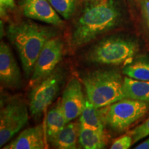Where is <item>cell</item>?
<instances>
[{
  "instance_id": "6da1fadb",
  "label": "cell",
  "mask_w": 149,
  "mask_h": 149,
  "mask_svg": "<svg viewBox=\"0 0 149 149\" xmlns=\"http://www.w3.org/2000/svg\"><path fill=\"white\" fill-rule=\"evenodd\" d=\"M121 17L120 8L114 0H88L72 31V47H81L115 29Z\"/></svg>"
},
{
  "instance_id": "7a4b0ae2",
  "label": "cell",
  "mask_w": 149,
  "mask_h": 149,
  "mask_svg": "<svg viewBox=\"0 0 149 149\" xmlns=\"http://www.w3.org/2000/svg\"><path fill=\"white\" fill-rule=\"evenodd\" d=\"M8 40L18 52L23 70L27 78L32 75L35 62L48 40L56 37V30L30 21L9 25L6 31Z\"/></svg>"
},
{
  "instance_id": "3957f363",
  "label": "cell",
  "mask_w": 149,
  "mask_h": 149,
  "mask_svg": "<svg viewBox=\"0 0 149 149\" xmlns=\"http://www.w3.org/2000/svg\"><path fill=\"white\" fill-rule=\"evenodd\" d=\"M82 82L87 99L97 108L107 107L125 98L124 79L114 70H97L85 74Z\"/></svg>"
},
{
  "instance_id": "277c9868",
  "label": "cell",
  "mask_w": 149,
  "mask_h": 149,
  "mask_svg": "<svg viewBox=\"0 0 149 149\" xmlns=\"http://www.w3.org/2000/svg\"><path fill=\"white\" fill-rule=\"evenodd\" d=\"M137 51V45L133 41L112 36L93 46L87 53L86 59L94 64L121 65L129 63Z\"/></svg>"
},
{
  "instance_id": "5b68a950",
  "label": "cell",
  "mask_w": 149,
  "mask_h": 149,
  "mask_svg": "<svg viewBox=\"0 0 149 149\" xmlns=\"http://www.w3.org/2000/svg\"><path fill=\"white\" fill-rule=\"evenodd\" d=\"M100 109L106 125L115 132L122 133L144 116L149 109V104L124 98Z\"/></svg>"
},
{
  "instance_id": "8992f818",
  "label": "cell",
  "mask_w": 149,
  "mask_h": 149,
  "mask_svg": "<svg viewBox=\"0 0 149 149\" xmlns=\"http://www.w3.org/2000/svg\"><path fill=\"white\" fill-rule=\"evenodd\" d=\"M29 120L27 105L19 99H13L1 106L0 146L2 148L24 127Z\"/></svg>"
},
{
  "instance_id": "52a82bcc",
  "label": "cell",
  "mask_w": 149,
  "mask_h": 149,
  "mask_svg": "<svg viewBox=\"0 0 149 149\" xmlns=\"http://www.w3.org/2000/svg\"><path fill=\"white\" fill-rule=\"evenodd\" d=\"M64 74L61 70H55L53 73L33 86L29 94V111L35 119L42 116L51 104L62 84Z\"/></svg>"
},
{
  "instance_id": "ba28073f",
  "label": "cell",
  "mask_w": 149,
  "mask_h": 149,
  "mask_svg": "<svg viewBox=\"0 0 149 149\" xmlns=\"http://www.w3.org/2000/svg\"><path fill=\"white\" fill-rule=\"evenodd\" d=\"M63 49L62 40L57 36L46 43L35 62L29 81L30 86H34L53 73L62 58Z\"/></svg>"
},
{
  "instance_id": "9c48e42d",
  "label": "cell",
  "mask_w": 149,
  "mask_h": 149,
  "mask_svg": "<svg viewBox=\"0 0 149 149\" xmlns=\"http://www.w3.org/2000/svg\"><path fill=\"white\" fill-rule=\"evenodd\" d=\"M86 102L81 84L77 79L72 78L67 84L61 98V108L67 122L81 115Z\"/></svg>"
},
{
  "instance_id": "30bf717a",
  "label": "cell",
  "mask_w": 149,
  "mask_h": 149,
  "mask_svg": "<svg viewBox=\"0 0 149 149\" xmlns=\"http://www.w3.org/2000/svg\"><path fill=\"white\" fill-rule=\"evenodd\" d=\"M0 79L7 88H17L21 86V70L10 46L3 42L0 44Z\"/></svg>"
},
{
  "instance_id": "8fae6325",
  "label": "cell",
  "mask_w": 149,
  "mask_h": 149,
  "mask_svg": "<svg viewBox=\"0 0 149 149\" xmlns=\"http://www.w3.org/2000/svg\"><path fill=\"white\" fill-rule=\"evenodd\" d=\"M20 7L28 18L59 26L64 22L48 0H21Z\"/></svg>"
},
{
  "instance_id": "7c38bea8",
  "label": "cell",
  "mask_w": 149,
  "mask_h": 149,
  "mask_svg": "<svg viewBox=\"0 0 149 149\" xmlns=\"http://www.w3.org/2000/svg\"><path fill=\"white\" fill-rule=\"evenodd\" d=\"M45 148L44 129L42 125L28 128L9 141L3 149H43Z\"/></svg>"
},
{
  "instance_id": "4fadbf2b",
  "label": "cell",
  "mask_w": 149,
  "mask_h": 149,
  "mask_svg": "<svg viewBox=\"0 0 149 149\" xmlns=\"http://www.w3.org/2000/svg\"><path fill=\"white\" fill-rule=\"evenodd\" d=\"M80 124L68 122L48 142L58 149H74L77 148Z\"/></svg>"
},
{
  "instance_id": "5bb4252c",
  "label": "cell",
  "mask_w": 149,
  "mask_h": 149,
  "mask_svg": "<svg viewBox=\"0 0 149 149\" xmlns=\"http://www.w3.org/2000/svg\"><path fill=\"white\" fill-rule=\"evenodd\" d=\"M108 137L105 131L80 126L78 143L84 149H102L107 146Z\"/></svg>"
},
{
  "instance_id": "9a60e30c",
  "label": "cell",
  "mask_w": 149,
  "mask_h": 149,
  "mask_svg": "<svg viewBox=\"0 0 149 149\" xmlns=\"http://www.w3.org/2000/svg\"><path fill=\"white\" fill-rule=\"evenodd\" d=\"M67 121L61 108V99L48 112L46 121V134L48 141L55 135L67 124Z\"/></svg>"
},
{
  "instance_id": "2e32d148",
  "label": "cell",
  "mask_w": 149,
  "mask_h": 149,
  "mask_svg": "<svg viewBox=\"0 0 149 149\" xmlns=\"http://www.w3.org/2000/svg\"><path fill=\"white\" fill-rule=\"evenodd\" d=\"M125 98L149 104V81H139L126 76L124 79Z\"/></svg>"
},
{
  "instance_id": "e0dca14e",
  "label": "cell",
  "mask_w": 149,
  "mask_h": 149,
  "mask_svg": "<svg viewBox=\"0 0 149 149\" xmlns=\"http://www.w3.org/2000/svg\"><path fill=\"white\" fill-rule=\"evenodd\" d=\"M79 124L82 127L104 130L106 124L100 108H97L86 99L82 113L79 116Z\"/></svg>"
},
{
  "instance_id": "ac0fdd59",
  "label": "cell",
  "mask_w": 149,
  "mask_h": 149,
  "mask_svg": "<svg viewBox=\"0 0 149 149\" xmlns=\"http://www.w3.org/2000/svg\"><path fill=\"white\" fill-rule=\"evenodd\" d=\"M123 73L132 79L149 81V63L139 61L128 64L124 68Z\"/></svg>"
},
{
  "instance_id": "d6986e66",
  "label": "cell",
  "mask_w": 149,
  "mask_h": 149,
  "mask_svg": "<svg viewBox=\"0 0 149 149\" xmlns=\"http://www.w3.org/2000/svg\"><path fill=\"white\" fill-rule=\"evenodd\" d=\"M57 13L66 19L73 15L77 0H48Z\"/></svg>"
},
{
  "instance_id": "ffe728a7",
  "label": "cell",
  "mask_w": 149,
  "mask_h": 149,
  "mask_svg": "<svg viewBox=\"0 0 149 149\" xmlns=\"http://www.w3.org/2000/svg\"><path fill=\"white\" fill-rule=\"evenodd\" d=\"M128 134L133 137V144L141 140L149 135V117L140 125L136 126L135 128L128 132Z\"/></svg>"
},
{
  "instance_id": "44dd1931",
  "label": "cell",
  "mask_w": 149,
  "mask_h": 149,
  "mask_svg": "<svg viewBox=\"0 0 149 149\" xmlns=\"http://www.w3.org/2000/svg\"><path fill=\"white\" fill-rule=\"evenodd\" d=\"M133 144V137L128 133L127 135L115 139L110 148L111 149H128Z\"/></svg>"
},
{
  "instance_id": "7402d4cb",
  "label": "cell",
  "mask_w": 149,
  "mask_h": 149,
  "mask_svg": "<svg viewBox=\"0 0 149 149\" xmlns=\"http://www.w3.org/2000/svg\"><path fill=\"white\" fill-rule=\"evenodd\" d=\"M15 8V3L14 0H0V13L1 17H4L8 12Z\"/></svg>"
},
{
  "instance_id": "603a6c76",
  "label": "cell",
  "mask_w": 149,
  "mask_h": 149,
  "mask_svg": "<svg viewBox=\"0 0 149 149\" xmlns=\"http://www.w3.org/2000/svg\"><path fill=\"white\" fill-rule=\"evenodd\" d=\"M141 10L145 23L149 29V0H141Z\"/></svg>"
},
{
  "instance_id": "cb8c5ba5",
  "label": "cell",
  "mask_w": 149,
  "mask_h": 149,
  "mask_svg": "<svg viewBox=\"0 0 149 149\" xmlns=\"http://www.w3.org/2000/svg\"><path fill=\"white\" fill-rule=\"evenodd\" d=\"M135 149H149V137L135 147Z\"/></svg>"
},
{
  "instance_id": "d4e9b609",
  "label": "cell",
  "mask_w": 149,
  "mask_h": 149,
  "mask_svg": "<svg viewBox=\"0 0 149 149\" xmlns=\"http://www.w3.org/2000/svg\"><path fill=\"white\" fill-rule=\"evenodd\" d=\"M129 1H138V0H129Z\"/></svg>"
}]
</instances>
